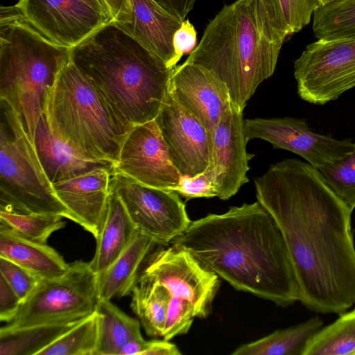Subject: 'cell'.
Here are the masks:
<instances>
[{"label": "cell", "instance_id": "cell-33", "mask_svg": "<svg viewBox=\"0 0 355 355\" xmlns=\"http://www.w3.org/2000/svg\"><path fill=\"white\" fill-rule=\"evenodd\" d=\"M319 170L331 189L353 211L355 208V142L352 152Z\"/></svg>", "mask_w": 355, "mask_h": 355}, {"label": "cell", "instance_id": "cell-7", "mask_svg": "<svg viewBox=\"0 0 355 355\" xmlns=\"http://www.w3.org/2000/svg\"><path fill=\"white\" fill-rule=\"evenodd\" d=\"M0 209L60 215L71 220L56 196L18 115L0 101Z\"/></svg>", "mask_w": 355, "mask_h": 355}, {"label": "cell", "instance_id": "cell-6", "mask_svg": "<svg viewBox=\"0 0 355 355\" xmlns=\"http://www.w3.org/2000/svg\"><path fill=\"white\" fill-rule=\"evenodd\" d=\"M45 113L57 137L89 158L114 164L133 127L115 112L71 60L48 94Z\"/></svg>", "mask_w": 355, "mask_h": 355}, {"label": "cell", "instance_id": "cell-1", "mask_svg": "<svg viewBox=\"0 0 355 355\" xmlns=\"http://www.w3.org/2000/svg\"><path fill=\"white\" fill-rule=\"evenodd\" d=\"M257 201L270 214L286 244L299 301L320 313L355 304L353 211L320 170L297 158L283 159L254 180Z\"/></svg>", "mask_w": 355, "mask_h": 355}, {"label": "cell", "instance_id": "cell-19", "mask_svg": "<svg viewBox=\"0 0 355 355\" xmlns=\"http://www.w3.org/2000/svg\"><path fill=\"white\" fill-rule=\"evenodd\" d=\"M128 21L117 24L168 67L178 63L173 37L183 21L155 0H130Z\"/></svg>", "mask_w": 355, "mask_h": 355}, {"label": "cell", "instance_id": "cell-14", "mask_svg": "<svg viewBox=\"0 0 355 355\" xmlns=\"http://www.w3.org/2000/svg\"><path fill=\"white\" fill-rule=\"evenodd\" d=\"M248 141L259 139L275 148L297 154L317 168L340 159L352 151L350 139H337L312 131L306 122L293 117L244 120Z\"/></svg>", "mask_w": 355, "mask_h": 355}, {"label": "cell", "instance_id": "cell-15", "mask_svg": "<svg viewBox=\"0 0 355 355\" xmlns=\"http://www.w3.org/2000/svg\"><path fill=\"white\" fill-rule=\"evenodd\" d=\"M114 171L162 189L173 190L181 178L155 120L132 128L122 144Z\"/></svg>", "mask_w": 355, "mask_h": 355}, {"label": "cell", "instance_id": "cell-37", "mask_svg": "<svg viewBox=\"0 0 355 355\" xmlns=\"http://www.w3.org/2000/svg\"><path fill=\"white\" fill-rule=\"evenodd\" d=\"M22 301L15 291L0 275V320L10 322L17 314Z\"/></svg>", "mask_w": 355, "mask_h": 355}, {"label": "cell", "instance_id": "cell-2", "mask_svg": "<svg viewBox=\"0 0 355 355\" xmlns=\"http://www.w3.org/2000/svg\"><path fill=\"white\" fill-rule=\"evenodd\" d=\"M172 245L189 251L235 289L287 306L299 301L283 235L257 200L191 221Z\"/></svg>", "mask_w": 355, "mask_h": 355}, {"label": "cell", "instance_id": "cell-42", "mask_svg": "<svg viewBox=\"0 0 355 355\" xmlns=\"http://www.w3.org/2000/svg\"><path fill=\"white\" fill-rule=\"evenodd\" d=\"M322 6L329 5L334 3L341 2L345 0H320Z\"/></svg>", "mask_w": 355, "mask_h": 355}, {"label": "cell", "instance_id": "cell-26", "mask_svg": "<svg viewBox=\"0 0 355 355\" xmlns=\"http://www.w3.org/2000/svg\"><path fill=\"white\" fill-rule=\"evenodd\" d=\"M131 295V308L146 333L162 336L171 297L168 291L159 283L141 279Z\"/></svg>", "mask_w": 355, "mask_h": 355}, {"label": "cell", "instance_id": "cell-20", "mask_svg": "<svg viewBox=\"0 0 355 355\" xmlns=\"http://www.w3.org/2000/svg\"><path fill=\"white\" fill-rule=\"evenodd\" d=\"M33 144L52 184L98 168H114L112 162L89 158L57 137L51 130L45 112L37 121Z\"/></svg>", "mask_w": 355, "mask_h": 355}, {"label": "cell", "instance_id": "cell-12", "mask_svg": "<svg viewBox=\"0 0 355 355\" xmlns=\"http://www.w3.org/2000/svg\"><path fill=\"white\" fill-rule=\"evenodd\" d=\"M141 279L159 283L171 297L189 302L200 318L210 313L220 286L217 275L202 266L189 251L173 245L153 252Z\"/></svg>", "mask_w": 355, "mask_h": 355}, {"label": "cell", "instance_id": "cell-5", "mask_svg": "<svg viewBox=\"0 0 355 355\" xmlns=\"http://www.w3.org/2000/svg\"><path fill=\"white\" fill-rule=\"evenodd\" d=\"M71 52L41 33L15 5L1 7L0 99L18 115L32 144L48 94Z\"/></svg>", "mask_w": 355, "mask_h": 355}, {"label": "cell", "instance_id": "cell-31", "mask_svg": "<svg viewBox=\"0 0 355 355\" xmlns=\"http://www.w3.org/2000/svg\"><path fill=\"white\" fill-rule=\"evenodd\" d=\"M98 338L95 311L41 350L38 355H96Z\"/></svg>", "mask_w": 355, "mask_h": 355}, {"label": "cell", "instance_id": "cell-25", "mask_svg": "<svg viewBox=\"0 0 355 355\" xmlns=\"http://www.w3.org/2000/svg\"><path fill=\"white\" fill-rule=\"evenodd\" d=\"M98 338L96 355H119L131 340L141 338L139 320L131 318L110 300H98Z\"/></svg>", "mask_w": 355, "mask_h": 355}, {"label": "cell", "instance_id": "cell-4", "mask_svg": "<svg viewBox=\"0 0 355 355\" xmlns=\"http://www.w3.org/2000/svg\"><path fill=\"white\" fill-rule=\"evenodd\" d=\"M285 39L261 0H236L209 22L185 62L211 73L243 110L259 85L273 74Z\"/></svg>", "mask_w": 355, "mask_h": 355}, {"label": "cell", "instance_id": "cell-35", "mask_svg": "<svg viewBox=\"0 0 355 355\" xmlns=\"http://www.w3.org/2000/svg\"><path fill=\"white\" fill-rule=\"evenodd\" d=\"M0 275L5 279L21 301L26 299L42 280L26 268L1 257Z\"/></svg>", "mask_w": 355, "mask_h": 355}, {"label": "cell", "instance_id": "cell-24", "mask_svg": "<svg viewBox=\"0 0 355 355\" xmlns=\"http://www.w3.org/2000/svg\"><path fill=\"white\" fill-rule=\"evenodd\" d=\"M323 320L313 317L291 327L282 329L253 342L240 345L232 355H302L308 340L323 325Z\"/></svg>", "mask_w": 355, "mask_h": 355}, {"label": "cell", "instance_id": "cell-8", "mask_svg": "<svg viewBox=\"0 0 355 355\" xmlns=\"http://www.w3.org/2000/svg\"><path fill=\"white\" fill-rule=\"evenodd\" d=\"M98 300V275L89 262L76 261L62 276L42 280L0 330L82 320L96 311Z\"/></svg>", "mask_w": 355, "mask_h": 355}, {"label": "cell", "instance_id": "cell-13", "mask_svg": "<svg viewBox=\"0 0 355 355\" xmlns=\"http://www.w3.org/2000/svg\"><path fill=\"white\" fill-rule=\"evenodd\" d=\"M155 121L169 157L181 176L194 177L213 168L214 139L169 89Z\"/></svg>", "mask_w": 355, "mask_h": 355}, {"label": "cell", "instance_id": "cell-38", "mask_svg": "<svg viewBox=\"0 0 355 355\" xmlns=\"http://www.w3.org/2000/svg\"><path fill=\"white\" fill-rule=\"evenodd\" d=\"M196 31L189 19H184L173 37V48L178 61L183 55L191 53L196 47Z\"/></svg>", "mask_w": 355, "mask_h": 355}, {"label": "cell", "instance_id": "cell-21", "mask_svg": "<svg viewBox=\"0 0 355 355\" xmlns=\"http://www.w3.org/2000/svg\"><path fill=\"white\" fill-rule=\"evenodd\" d=\"M157 245L153 239L137 231L121 255L98 275V299L111 300L131 295Z\"/></svg>", "mask_w": 355, "mask_h": 355}, {"label": "cell", "instance_id": "cell-30", "mask_svg": "<svg viewBox=\"0 0 355 355\" xmlns=\"http://www.w3.org/2000/svg\"><path fill=\"white\" fill-rule=\"evenodd\" d=\"M62 216L52 214H24L0 209V226L32 242L46 244L49 237L63 228Z\"/></svg>", "mask_w": 355, "mask_h": 355}, {"label": "cell", "instance_id": "cell-41", "mask_svg": "<svg viewBox=\"0 0 355 355\" xmlns=\"http://www.w3.org/2000/svg\"><path fill=\"white\" fill-rule=\"evenodd\" d=\"M148 342L143 337L131 340L122 347L119 355H144Z\"/></svg>", "mask_w": 355, "mask_h": 355}, {"label": "cell", "instance_id": "cell-11", "mask_svg": "<svg viewBox=\"0 0 355 355\" xmlns=\"http://www.w3.org/2000/svg\"><path fill=\"white\" fill-rule=\"evenodd\" d=\"M15 6L48 39L71 48L113 21L102 0H19Z\"/></svg>", "mask_w": 355, "mask_h": 355}, {"label": "cell", "instance_id": "cell-9", "mask_svg": "<svg viewBox=\"0 0 355 355\" xmlns=\"http://www.w3.org/2000/svg\"><path fill=\"white\" fill-rule=\"evenodd\" d=\"M299 96L315 105L338 98L355 87V37L318 40L294 62Z\"/></svg>", "mask_w": 355, "mask_h": 355}, {"label": "cell", "instance_id": "cell-39", "mask_svg": "<svg viewBox=\"0 0 355 355\" xmlns=\"http://www.w3.org/2000/svg\"><path fill=\"white\" fill-rule=\"evenodd\" d=\"M113 21L122 24L128 21L130 13V0H102Z\"/></svg>", "mask_w": 355, "mask_h": 355}, {"label": "cell", "instance_id": "cell-3", "mask_svg": "<svg viewBox=\"0 0 355 355\" xmlns=\"http://www.w3.org/2000/svg\"><path fill=\"white\" fill-rule=\"evenodd\" d=\"M71 60L133 126L155 120L175 69L114 22L73 47Z\"/></svg>", "mask_w": 355, "mask_h": 355}, {"label": "cell", "instance_id": "cell-18", "mask_svg": "<svg viewBox=\"0 0 355 355\" xmlns=\"http://www.w3.org/2000/svg\"><path fill=\"white\" fill-rule=\"evenodd\" d=\"M114 168H101L52 184L71 220L96 239L103 228L112 191Z\"/></svg>", "mask_w": 355, "mask_h": 355}, {"label": "cell", "instance_id": "cell-23", "mask_svg": "<svg viewBox=\"0 0 355 355\" xmlns=\"http://www.w3.org/2000/svg\"><path fill=\"white\" fill-rule=\"evenodd\" d=\"M0 257L26 268L42 280L58 278L69 268V263L53 248L26 240L3 226H0Z\"/></svg>", "mask_w": 355, "mask_h": 355}, {"label": "cell", "instance_id": "cell-29", "mask_svg": "<svg viewBox=\"0 0 355 355\" xmlns=\"http://www.w3.org/2000/svg\"><path fill=\"white\" fill-rule=\"evenodd\" d=\"M313 31L322 40L355 37V0L321 6L313 13Z\"/></svg>", "mask_w": 355, "mask_h": 355}, {"label": "cell", "instance_id": "cell-28", "mask_svg": "<svg viewBox=\"0 0 355 355\" xmlns=\"http://www.w3.org/2000/svg\"><path fill=\"white\" fill-rule=\"evenodd\" d=\"M302 355H355V308L316 332Z\"/></svg>", "mask_w": 355, "mask_h": 355}, {"label": "cell", "instance_id": "cell-16", "mask_svg": "<svg viewBox=\"0 0 355 355\" xmlns=\"http://www.w3.org/2000/svg\"><path fill=\"white\" fill-rule=\"evenodd\" d=\"M243 111L232 103L222 115L214 134L212 168L216 197L225 200L249 182V161L254 155L246 150Z\"/></svg>", "mask_w": 355, "mask_h": 355}, {"label": "cell", "instance_id": "cell-36", "mask_svg": "<svg viewBox=\"0 0 355 355\" xmlns=\"http://www.w3.org/2000/svg\"><path fill=\"white\" fill-rule=\"evenodd\" d=\"M214 180V169L209 168L194 177L181 176L178 185L173 191L187 200L216 197Z\"/></svg>", "mask_w": 355, "mask_h": 355}, {"label": "cell", "instance_id": "cell-17", "mask_svg": "<svg viewBox=\"0 0 355 355\" xmlns=\"http://www.w3.org/2000/svg\"><path fill=\"white\" fill-rule=\"evenodd\" d=\"M168 89L214 139L222 115L232 103L226 86L207 69L184 62L175 67Z\"/></svg>", "mask_w": 355, "mask_h": 355}, {"label": "cell", "instance_id": "cell-34", "mask_svg": "<svg viewBox=\"0 0 355 355\" xmlns=\"http://www.w3.org/2000/svg\"><path fill=\"white\" fill-rule=\"evenodd\" d=\"M195 317V310L189 302L171 297L162 337L171 340L178 335L187 334Z\"/></svg>", "mask_w": 355, "mask_h": 355}, {"label": "cell", "instance_id": "cell-40", "mask_svg": "<svg viewBox=\"0 0 355 355\" xmlns=\"http://www.w3.org/2000/svg\"><path fill=\"white\" fill-rule=\"evenodd\" d=\"M178 347L170 340H149L148 346L144 355H180Z\"/></svg>", "mask_w": 355, "mask_h": 355}, {"label": "cell", "instance_id": "cell-10", "mask_svg": "<svg viewBox=\"0 0 355 355\" xmlns=\"http://www.w3.org/2000/svg\"><path fill=\"white\" fill-rule=\"evenodd\" d=\"M112 188L137 231L159 245H168L191 223L186 205L175 191L146 186L115 171Z\"/></svg>", "mask_w": 355, "mask_h": 355}, {"label": "cell", "instance_id": "cell-27", "mask_svg": "<svg viewBox=\"0 0 355 355\" xmlns=\"http://www.w3.org/2000/svg\"><path fill=\"white\" fill-rule=\"evenodd\" d=\"M82 320L10 331L0 330V355H38L41 350Z\"/></svg>", "mask_w": 355, "mask_h": 355}, {"label": "cell", "instance_id": "cell-22", "mask_svg": "<svg viewBox=\"0 0 355 355\" xmlns=\"http://www.w3.org/2000/svg\"><path fill=\"white\" fill-rule=\"evenodd\" d=\"M137 230L123 202L112 189L102 230L96 239V248L89 262L98 275L106 270L130 244Z\"/></svg>", "mask_w": 355, "mask_h": 355}, {"label": "cell", "instance_id": "cell-32", "mask_svg": "<svg viewBox=\"0 0 355 355\" xmlns=\"http://www.w3.org/2000/svg\"><path fill=\"white\" fill-rule=\"evenodd\" d=\"M275 28L284 37L302 30L314 12L322 6L320 0H261Z\"/></svg>", "mask_w": 355, "mask_h": 355}]
</instances>
